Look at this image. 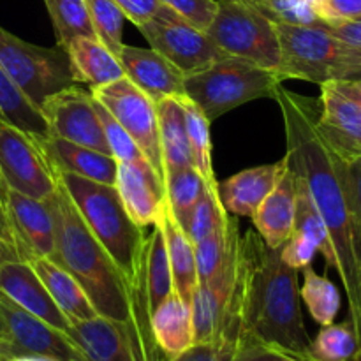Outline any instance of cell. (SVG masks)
Returning a JSON list of instances; mask_svg holds the SVG:
<instances>
[{"instance_id": "obj_9", "label": "cell", "mask_w": 361, "mask_h": 361, "mask_svg": "<svg viewBox=\"0 0 361 361\" xmlns=\"http://www.w3.org/2000/svg\"><path fill=\"white\" fill-rule=\"evenodd\" d=\"M0 183L35 200H49L59 189V171L42 137L23 133L0 118Z\"/></svg>"}, {"instance_id": "obj_43", "label": "cell", "mask_w": 361, "mask_h": 361, "mask_svg": "<svg viewBox=\"0 0 361 361\" xmlns=\"http://www.w3.org/2000/svg\"><path fill=\"white\" fill-rule=\"evenodd\" d=\"M200 30L207 32L217 14V0H159Z\"/></svg>"}, {"instance_id": "obj_2", "label": "cell", "mask_w": 361, "mask_h": 361, "mask_svg": "<svg viewBox=\"0 0 361 361\" xmlns=\"http://www.w3.org/2000/svg\"><path fill=\"white\" fill-rule=\"evenodd\" d=\"M219 334L242 335V341L310 361L312 338L300 307L298 270L288 267L257 231L240 236L235 288Z\"/></svg>"}, {"instance_id": "obj_25", "label": "cell", "mask_w": 361, "mask_h": 361, "mask_svg": "<svg viewBox=\"0 0 361 361\" xmlns=\"http://www.w3.org/2000/svg\"><path fill=\"white\" fill-rule=\"evenodd\" d=\"M66 51L74 81L88 85L90 90L126 76L118 56L97 37H76Z\"/></svg>"}, {"instance_id": "obj_24", "label": "cell", "mask_w": 361, "mask_h": 361, "mask_svg": "<svg viewBox=\"0 0 361 361\" xmlns=\"http://www.w3.org/2000/svg\"><path fill=\"white\" fill-rule=\"evenodd\" d=\"M27 263H30V267L34 268L37 277L44 284L46 291L49 293L53 302L62 310L71 324L94 319L97 316L87 293L66 268L49 257H32Z\"/></svg>"}, {"instance_id": "obj_33", "label": "cell", "mask_w": 361, "mask_h": 361, "mask_svg": "<svg viewBox=\"0 0 361 361\" xmlns=\"http://www.w3.org/2000/svg\"><path fill=\"white\" fill-rule=\"evenodd\" d=\"M361 358V348L351 321L321 326L310 342V361H355Z\"/></svg>"}, {"instance_id": "obj_26", "label": "cell", "mask_w": 361, "mask_h": 361, "mask_svg": "<svg viewBox=\"0 0 361 361\" xmlns=\"http://www.w3.org/2000/svg\"><path fill=\"white\" fill-rule=\"evenodd\" d=\"M157 226L162 229L166 249H168L169 264H171L173 274V289L190 305V300H192V295L197 286L194 243L190 242L185 229L180 226V222L173 215L168 200L164 201Z\"/></svg>"}, {"instance_id": "obj_32", "label": "cell", "mask_w": 361, "mask_h": 361, "mask_svg": "<svg viewBox=\"0 0 361 361\" xmlns=\"http://www.w3.org/2000/svg\"><path fill=\"white\" fill-rule=\"evenodd\" d=\"M303 286L300 289V298L305 302L309 314L319 326H328L335 323L341 310V291L337 286L326 277L319 275L312 264L303 268Z\"/></svg>"}, {"instance_id": "obj_47", "label": "cell", "mask_w": 361, "mask_h": 361, "mask_svg": "<svg viewBox=\"0 0 361 361\" xmlns=\"http://www.w3.org/2000/svg\"><path fill=\"white\" fill-rule=\"evenodd\" d=\"M113 2L122 9L123 16L133 21L136 27L155 16V13L161 7L159 0H113Z\"/></svg>"}, {"instance_id": "obj_20", "label": "cell", "mask_w": 361, "mask_h": 361, "mask_svg": "<svg viewBox=\"0 0 361 361\" xmlns=\"http://www.w3.org/2000/svg\"><path fill=\"white\" fill-rule=\"evenodd\" d=\"M67 337L87 361H137L129 330L116 321L95 316L73 323Z\"/></svg>"}, {"instance_id": "obj_19", "label": "cell", "mask_w": 361, "mask_h": 361, "mask_svg": "<svg viewBox=\"0 0 361 361\" xmlns=\"http://www.w3.org/2000/svg\"><path fill=\"white\" fill-rule=\"evenodd\" d=\"M0 291L13 300L16 305L34 314L41 321L48 323L55 330L67 335L71 323L62 310L56 307L44 284L30 263L27 261H7L0 267Z\"/></svg>"}, {"instance_id": "obj_13", "label": "cell", "mask_w": 361, "mask_h": 361, "mask_svg": "<svg viewBox=\"0 0 361 361\" xmlns=\"http://www.w3.org/2000/svg\"><path fill=\"white\" fill-rule=\"evenodd\" d=\"M317 129L344 161L361 157V85L328 81L319 85Z\"/></svg>"}, {"instance_id": "obj_8", "label": "cell", "mask_w": 361, "mask_h": 361, "mask_svg": "<svg viewBox=\"0 0 361 361\" xmlns=\"http://www.w3.org/2000/svg\"><path fill=\"white\" fill-rule=\"evenodd\" d=\"M0 69L41 109L49 95L74 85L63 48H44L23 41L0 27Z\"/></svg>"}, {"instance_id": "obj_15", "label": "cell", "mask_w": 361, "mask_h": 361, "mask_svg": "<svg viewBox=\"0 0 361 361\" xmlns=\"http://www.w3.org/2000/svg\"><path fill=\"white\" fill-rule=\"evenodd\" d=\"M11 233L21 261L51 257L55 252V222L48 200H35L0 183Z\"/></svg>"}, {"instance_id": "obj_1", "label": "cell", "mask_w": 361, "mask_h": 361, "mask_svg": "<svg viewBox=\"0 0 361 361\" xmlns=\"http://www.w3.org/2000/svg\"><path fill=\"white\" fill-rule=\"evenodd\" d=\"M284 120L286 157L309 190L335 252V271L349 303V321L361 348V256L348 183V161L317 129V101L279 85L274 94Z\"/></svg>"}, {"instance_id": "obj_49", "label": "cell", "mask_w": 361, "mask_h": 361, "mask_svg": "<svg viewBox=\"0 0 361 361\" xmlns=\"http://www.w3.org/2000/svg\"><path fill=\"white\" fill-rule=\"evenodd\" d=\"M328 30L334 35H337L341 41L348 42L349 46L361 49V16L355 18V20L342 21L337 25H326Z\"/></svg>"}, {"instance_id": "obj_44", "label": "cell", "mask_w": 361, "mask_h": 361, "mask_svg": "<svg viewBox=\"0 0 361 361\" xmlns=\"http://www.w3.org/2000/svg\"><path fill=\"white\" fill-rule=\"evenodd\" d=\"M281 252L282 261H284L288 267L295 268V270H303V268L310 267L317 254V245L309 238L307 235L298 231H293V235L289 236L288 242L279 249Z\"/></svg>"}, {"instance_id": "obj_5", "label": "cell", "mask_w": 361, "mask_h": 361, "mask_svg": "<svg viewBox=\"0 0 361 361\" xmlns=\"http://www.w3.org/2000/svg\"><path fill=\"white\" fill-rule=\"evenodd\" d=\"M281 44L282 80L314 85L361 80V49L331 34L324 23L291 25L275 21Z\"/></svg>"}, {"instance_id": "obj_27", "label": "cell", "mask_w": 361, "mask_h": 361, "mask_svg": "<svg viewBox=\"0 0 361 361\" xmlns=\"http://www.w3.org/2000/svg\"><path fill=\"white\" fill-rule=\"evenodd\" d=\"M152 334L166 358H173L194 344L190 305L178 293L166 296L152 312Z\"/></svg>"}, {"instance_id": "obj_55", "label": "cell", "mask_w": 361, "mask_h": 361, "mask_svg": "<svg viewBox=\"0 0 361 361\" xmlns=\"http://www.w3.org/2000/svg\"><path fill=\"white\" fill-rule=\"evenodd\" d=\"M358 81H360V85H361V80H358Z\"/></svg>"}, {"instance_id": "obj_30", "label": "cell", "mask_w": 361, "mask_h": 361, "mask_svg": "<svg viewBox=\"0 0 361 361\" xmlns=\"http://www.w3.org/2000/svg\"><path fill=\"white\" fill-rule=\"evenodd\" d=\"M141 264H143L145 279H147L148 286V298H150V307L152 312H154L159 303L175 291L164 235L157 224H154V231L145 240Z\"/></svg>"}, {"instance_id": "obj_18", "label": "cell", "mask_w": 361, "mask_h": 361, "mask_svg": "<svg viewBox=\"0 0 361 361\" xmlns=\"http://www.w3.org/2000/svg\"><path fill=\"white\" fill-rule=\"evenodd\" d=\"M115 189L123 208L137 226L157 224L166 201L164 182L157 176L148 162L118 161Z\"/></svg>"}, {"instance_id": "obj_12", "label": "cell", "mask_w": 361, "mask_h": 361, "mask_svg": "<svg viewBox=\"0 0 361 361\" xmlns=\"http://www.w3.org/2000/svg\"><path fill=\"white\" fill-rule=\"evenodd\" d=\"M0 316L9 341L0 342V361L41 356L55 361H87L67 335L27 312L0 291Z\"/></svg>"}, {"instance_id": "obj_40", "label": "cell", "mask_w": 361, "mask_h": 361, "mask_svg": "<svg viewBox=\"0 0 361 361\" xmlns=\"http://www.w3.org/2000/svg\"><path fill=\"white\" fill-rule=\"evenodd\" d=\"M95 108H97L99 116H101L102 129H104L106 141H108L109 152H111L113 157H115L116 161L134 162V164H143V162H148L147 159H145L143 152L140 150V147L134 143V140L127 134V130L123 129L115 118H113L111 113H109L108 109L97 101H95Z\"/></svg>"}, {"instance_id": "obj_4", "label": "cell", "mask_w": 361, "mask_h": 361, "mask_svg": "<svg viewBox=\"0 0 361 361\" xmlns=\"http://www.w3.org/2000/svg\"><path fill=\"white\" fill-rule=\"evenodd\" d=\"M59 182L69 194L88 231L109 254L127 282L133 281L147 238L143 228L123 208L115 185L92 182L67 171H59Z\"/></svg>"}, {"instance_id": "obj_42", "label": "cell", "mask_w": 361, "mask_h": 361, "mask_svg": "<svg viewBox=\"0 0 361 361\" xmlns=\"http://www.w3.org/2000/svg\"><path fill=\"white\" fill-rule=\"evenodd\" d=\"M238 345L240 342L219 337L208 342H196L183 353L164 358V361H233Z\"/></svg>"}, {"instance_id": "obj_52", "label": "cell", "mask_w": 361, "mask_h": 361, "mask_svg": "<svg viewBox=\"0 0 361 361\" xmlns=\"http://www.w3.org/2000/svg\"><path fill=\"white\" fill-rule=\"evenodd\" d=\"M9 341V334H7L6 323H4L2 316H0V342H7Z\"/></svg>"}, {"instance_id": "obj_31", "label": "cell", "mask_w": 361, "mask_h": 361, "mask_svg": "<svg viewBox=\"0 0 361 361\" xmlns=\"http://www.w3.org/2000/svg\"><path fill=\"white\" fill-rule=\"evenodd\" d=\"M204 189H207V182L194 166L173 169L164 175L166 200H168L173 215L185 229V233L189 228L190 215H192L197 201L203 196Z\"/></svg>"}, {"instance_id": "obj_16", "label": "cell", "mask_w": 361, "mask_h": 361, "mask_svg": "<svg viewBox=\"0 0 361 361\" xmlns=\"http://www.w3.org/2000/svg\"><path fill=\"white\" fill-rule=\"evenodd\" d=\"M238 247L240 231L235 233L222 259L221 267L207 282L196 286L192 300H190V314H192L194 344L208 342L219 337L222 319L231 298L233 288L236 281V268H238Z\"/></svg>"}, {"instance_id": "obj_41", "label": "cell", "mask_w": 361, "mask_h": 361, "mask_svg": "<svg viewBox=\"0 0 361 361\" xmlns=\"http://www.w3.org/2000/svg\"><path fill=\"white\" fill-rule=\"evenodd\" d=\"M259 7L274 21L291 25H321L314 11V0H257Z\"/></svg>"}, {"instance_id": "obj_11", "label": "cell", "mask_w": 361, "mask_h": 361, "mask_svg": "<svg viewBox=\"0 0 361 361\" xmlns=\"http://www.w3.org/2000/svg\"><path fill=\"white\" fill-rule=\"evenodd\" d=\"M137 30L152 49L166 56L183 74L203 69L226 56L207 32L190 25L162 4L155 16L140 25Z\"/></svg>"}, {"instance_id": "obj_53", "label": "cell", "mask_w": 361, "mask_h": 361, "mask_svg": "<svg viewBox=\"0 0 361 361\" xmlns=\"http://www.w3.org/2000/svg\"><path fill=\"white\" fill-rule=\"evenodd\" d=\"M9 361H55L49 358H41V356H21V358H14Z\"/></svg>"}, {"instance_id": "obj_10", "label": "cell", "mask_w": 361, "mask_h": 361, "mask_svg": "<svg viewBox=\"0 0 361 361\" xmlns=\"http://www.w3.org/2000/svg\"><path fill=\"white\" fill-rule=\"evenodd\" d=\"M95 101L101 102L113 118L127 130L134 143L143 152L145 159L152 166L159 178L164 182L161 141H159V122L155 101L143 90L130 83L126 76L113 83L92 88Z\"/></svg>"}, {"instance_id": "obj_14", "label": "cell", "mask_w": 361, "mask_h": 361, "mask_svg": "<svg viewBox=\"0 0 361 361\" xmlns=\"http://www.w3.org/2000/svg\"><path fill=\"white\" fill-rule=\"evenodd\" d=\"M41 111L48 122L49 136L62 137L102 154H111L101 116L95 108L94 95L90 90H85L80 83L49 95L42 102Z\"/></svg>"}, {"instance_id": "obj_23", "label": "cell", "mask_w": 361, "mask_h": 361, "mask_svg": "<svg viewBox=\"0 0 361 361\" xmlns=\"http://www.w3.org/2000/svg\"><path fill=\"white\" fill-rule=\"evenodd\" d=\"M46 152L59 171L73 173L92 182L115 185L118 161L111 154L76 145L62 137H42Z\"/></svg>"}, {"instance_id": "obj_45", "label": "cell", "mask_w": 361, "mask_h": 361, "mask_svg": "<svg viewBox=\"0 0 361 361\" xmlns=\"http://www.w3.org/2000/svg\"><path fill=\"white\" fill-rule=\"evenodd\" d=\"M314 11L324 25H337L361 16V0H314Z\"/></svg>"}, {"instance_id": "obj_48", "label": "cell", "mask_w": 361, "mask_h": 361, "mask_svg": "<svg viewBox=\"0 0 361 361\" xmlns=\"http://www.w3.org/2000/svg\"><path fill=\"white\" fill-rule=\"evenodd\" d=\"M348 183L351 192L353 210H355L356 229H358L360 256H361V157L348 161Z\"/></svg>"}, {"instance_id": "obj_38", "label": "cell", "mask_w": 361, "mask_h": 361, "mask_svg": "<svg viewBox=\"0 0 361 361\" xmlns=\"http://www.w3.org/2000/svg\"><path fill=\"white\" fill-rule=\"evenodd\" d=\"M85 4H87L95 37L104 42L116 55L123 46L122 32L126 16L122 9L113 0H85Z\"/></svg>"}, {"instance_id": "obj_50", "label": "cell", "mask_w": 361, "mask_h": 361, "mask_svg": "<svg viewBox=\"0 0 361 361\" xmlns=\"http://www.w3.org/2000/svg\"><path fill=\"white\" fill-rule=\"evenodd\" d=\"M0 240L6 243H9V245H13L14 249H16V243H14V236H13V233H11V226H9V221H7L6 208H4L2 197H0Z\"/></svg>"}, {"instance_id": "obj_35", "label": "cell", "mask_w": 361, "mask_h": 361, "mask_svg": "<svg viewBox=\"0 0 361 361\" xmlns=\"http://www.w3.org/2000/svg\"><path fill=\"white\" fill-rule=\"evenodd\" d=\"M240 231L238 222L231 219L226 212L215 228L212 229L210 235L200 243L194 245V254H196V270H197V284L207 282L212 275L217 271L228 252L231 240L235 233Z\"/></svg>"}, {"instance_id": "obj_3", "label": "cell", "mask_w": 361, "mask_h": 361, "mask_svg": "<svg viewBox=\"0 0 361 361\" xmlns=\"http://www.w3.org/2000/svg\"><path fill=\"white\" fill-rule=\"evenodd\" d=\"M48 203L55 222V252L49 259L80 282L97 316L126 324L129 330L133 316L127 279L88 231L60 182Z\"/></svg>"}, {"instance_id": "obj_6", "label": "cell", "mask_w": 361, "mask_h": 361, "mask_svg": "<svg viewBox=\"0 0 361 361\" xmlns=\"http://www.w3.org/2000/svg\"><path fill=\"white\" fill-rule=\"evenodd\" d=\"M282 81L284 80L277 71L238 56H222L203 69L185 74L183 88L185 97L214 122L219 116L250 101L274 99L275 90Z\"/></svg>"}, {"instance_id": "obj_17", "label": "cell", "mask_w": 361, "mask_h": 361, "mask_svg": "<svg viewBox=\"0 0 361 361\" xmlns=\"http://www.w3.org/2000/svg\"><path fill=\"white\" fill-rule=\"evenodd\" d=\"M116 56L127 80L143 90L152 101L157 102L164 97H185V74L155 49L123 44Z\"/></svg>"}, {"instance_id": "obj_22", "label": "cell", "mask_w": 361, "mask_h": 361, "mask_svg": "<svg viewBox=\"0 0 361 361\" xmlns=\"http://www.w3.org/2000/svg\"><path fill=\"white\" fill-rule=\"evenodd\" d=\"M288 168V157H282L274 164L256 166L243 169L219 183V197L228 214L240 217H252L261 201L271 192L275 183Z\"/></svg>"}, {"instance_id": "obj_39", "label": "cell", "mask_w": 361, "mask_h": 361, "mask_svg": "<svg viewBox=\"0 0 361 361\" xmlns=\"http://www.w3.org/2000/svg\"><path fill=\"white\" fill-rule=\"evenodd\" d=\"M224 214L226 208L222 207L221 197H219V182L207 183V189H204L201 200L197 201L196 208L190 215L189 228H187L190 242L196 245L201 240L207 238Z\"/></svg>"}, {"instance_id": "obj_51", "label": "cell", "mask_w": 361, "mask_h": 361, "mask_svg": "<svg viewBox=\"0 0 361 361\" xmlns=\"http://www.w3.org/2000/svg\"><path fill=\"white\" fill-rule=\"evenodd\" d=\"M7 261H21L20 254H18V250L13 245L0 240V267L7 263Z\"/></svg>"}, {"instance_id": "obj_36", "label": "cell", "mask_w": 361, "mask_h": 361, "mask_svg": "<svg viewBox=\"0 0 361 361\" xmlns=\"http://www.w3.org/2000/svg\"><path fill=\"white\" fill-rule=\"evenodd\" d=\"M185 108L187 134H189V147L192 154V166L207 183H217L214 171V159H212V122L204 113L194 104L190 99L183 97Z\"/></svg>"}, {"instance_id": "obj_34", "label": "cell", "mask_w": 361, "mask_h": 361, "mask_svg": "<svg viewBox=\"0 0 361 361\" xmlns=\"http://www.w3.org/2000/svg\"><path fill=\"white\" fill-rule=\"evenodd\" d=\"M56 34V42L66 49L76 37H95L85 0H44Z\"/></svg>"}, {"instance_id": "obj_37", "label": "cell", "mask_w": 361, "mask_h": 361, "mask_svg": "<svg viewBox=\"0 0 361 361\" xmlns=\"http://www.w3.org/2000/svg\"><path fill=\"white\" fill-rule=\"evenodd\" d=\"M296 183H298V192H296L295 231L309 236L317 245V252H321V256L324 257V263H326L328 270H335V264L337 263H335L334 245L330 242L326 226H324L321 215L317 214L316 207L312 203V197H310L305 183L302 182V178L298 175H296Z\"/></svg>"}, {"instance_id": "obj_54", "label": "cell", "mask_w": 361, "mask_h": 361, "mask_svg": "<svg viewBox=\"0 0 361 361\" xmlns=\"http://www.w3.org/2000/svg\"><path fill=\"white\" fill-rule=\"evenodd\" d=\"M355 361H361V358H358V360H355Z\"/></svg>"}, {"instance_id": "obj_28", "label": "cell", "mask_w": 361, "mask_h": 361, "mask_svg": "<svg viewBox=\"0 0 361 361\" xmlns=\"http://www.w3.org/2000/svg\"><path fill=\"white\" fill-rule=\"evenodd\" d=\"M182 99L164 97L155 102L164 175L168 171H173V169L192 166V154H190L189 134H187L185 108H183Z\"/></svg>"}, {"instance_id": "obj_7", "label": "cell", "mask_w": 361, "mask_h": 361, "mask_svg": "<svg viewBox=\"0 0 361 361\" xmlns=\"http://www.w3.org/2000/svg\"><path fill=\"white\" fill-rule=\"evenodd\" d=\"M217 14L207 34L226 56H238L277 71L281 66L275 21L247 0H217Z\"/></svg>"}, {"instance_id": "obj_46", "label": "cell", "mask_w": 361, "mask_h": 361, "mask_svg": "<svg viewBox=\"0 0 361 361\" xmlns=\"http://www.w3.org/2000/svg\"><path fill=\"white\" fill-rule=\"evenodd\" d=\"M233 361H303L295 358V356L282 353L279 349L268 348V345L257 344L252 341H240L238 351H236Z\"/></svg>"}, {"instance_id": "obj_21", "label": "cell", "mask_w": 361, "mask_h": 361, "mask_svg": "<svg viewBox=\"0 0 361 361\" xmlns=\"http://www.w3.org/2000/svg\"><path fill=\"white\" fill-rule=\"evenodd\" d=\"M296 192H298L296 175L288 162V168L275 183L271 192L261 201L250 217L256 226L257 235L271 249H281L295 231Z\"/></svg>"}, {"instance_id": "obj_29", "label": "cell", "mask_w": 361, "mask_h": 361, "mask_svg": "<svg viewBox=\"0 0 361 361\" xmlns=\"http://www.w3.org/2000/svg\"><path fill=\"white\" fill-rule=\"evenodd\" d=\"M0 118L23 133L48 137V122L41 109L0 69Z\"/></svg>"}]
</instances>
